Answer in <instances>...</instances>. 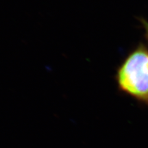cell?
Masks as SVG:
<instances>
[{"instance_id": "cell-1", "label": "cell", "mask_w": 148, "mask_h": 148, "mask_svg": "<svg viewBox=\"0 0 148 148\" xmlns=\"http://www.w3.org/2000/svg\"><path fill=\"white\" fill-rule=\"evenodd\" d=\"M119 89L148 105V52L143 48L132 53L119 69Z\"/></svg>"}, {"instance_id": "cell-2", "label": "cell", "mask_w": 148, "mask_h": 148, "mask_svg": "<svg viewBox=\"0 0 148 148\" xmlns=\"http://www.w3.org/2000/svg\"><path fill=\"white\" fill-rule=\"evenodd\" d=\"M144 25L145 26V28H146V31H147V35H148V24H147V22H145Z\"/></svg>"}]
</instances>
